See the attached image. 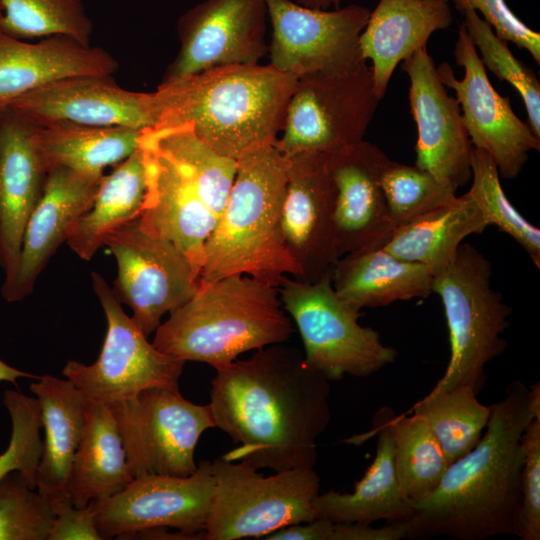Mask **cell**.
Masks as SVG:
<instances>
[{
	"instance_id": "obj_1",
	"label": "cell",
	"mask_w": 540,
	"mask_h": 540,
	"mask_svg": "<svg viewBox=\"0 0 540 540\" xmlns=\"http://www.w3.org/2000/svg\"><path fill=\"white\" fill-rule=\"evenodd\" d=\"M329 397V380L283 343L216 370L209 403L215 427L239 444L222 457L257 470L313 469L331 419Z\"/></svg>"
},
{
	"instance_id": "obj_2",
	"label": "cell",
	"mask_w": 540,
	"mask_h": 540,
	"mask_svg": "<svg viewBox=\"0 0 540 540\" xmlns=\"http://www.w3.org/2000/svg\"><path fill=\"white\" fill-rule=\"evenodd\" d=\"M540 417V384L512 381L491 405L481 439L451 463L437 488L412 503L407 538L482 540L514 535L521 500L522 436Z\"/></svg>"
},
{
	"instance_id": "obj_3",
	"label": "cell",
	"mask_w": 540,
	"mask_h": 540,
	"mask_svg": "<svg viewBox=\"0 0 540 540\" xmlns=\"http://www.w3.org/2000/svg\"><path fill=\"white\" fill-rule=\"evenodd\" d=\"M297 80L270 64L255 63L162 81L149 92L152 128L190 124L215 151L238 160L275 145Z\"/></svg>"
},
{
	"instance_id": "obj_4",
	"label": "cell",
	"mask_w": 540,
	"mask_h": 540,
	"mask_svg": "<svg viewBox=\"0 0 540 540\" xmlns=\"http://www.w3.org/2000/svg\"><path fill=\"white\" fill-rule=\"evenodd\" d=\"M293 332L278 287L230 275L200 280L195 293L158 326L152 344L171 357L218 370L245 352L285 343Z\"/></svg>"
},
{
	"instance_id": "obj_5",
	"label": "cell",
	"mask_w": 540,
	"mask_h": 540,
	"mask_svg": "<svg viewBox=\"0 0 540 540\" xmlns=\"http://www.w3.org/2000/svg\"><path fill=\"white\" fill-rule=\"evenodd\" d=\"M286 181V159L275 146L237 160L227 203L205 244L200 280L247 275L278 287L283 277H297L282 232Z\"/></svg>"
},
{
	"instance_id": "obj_6",
	"label": "cell",
	"mask_w": 540,
	"mask_h": 540,
	"mask_svg": "<svg viewBox=\"0 0 540 540\" xmlns=\"http://www.w3.org/2000/svg\"><path fill=\"white\" fill-rule=\"evenodd\" d=\"M490 261L473 245L462 243L453 261L433 275V293L444 307L450 359L431 392L460 385L476 394L486 381L485 367L507 346L502 334L512 309L491 285Z\"/></svg>"
},
{
	"instance_id": "obj_7",
	"label": "cell",
	"mask_w": 540,
	"mask_h": 540,
	"mask_svg": "<svg viewBox=\"0 0 540 540\" xmlns=\"http://www.w3.org/2000/svg\"><path fill=\"white\" fill-rule=\"evenodd\" d=\"M278 291L300 334L305 364L329 381L368 377L395 361L397 351L359 324L361 313L337 295L331 276L314 283L285 276Z\"/></svg>"
},
{
	"instance_id": "obj_8",
	"label": "cell",
	"mask_w": 540,
	"mask_h": 540,
	"mask_svg": "<svg viewBox=\"0 0 540 540\" xmlns=\"http://www.w3.org/2000/svg\"><path fill=\"white\" fill-rule=\"evenodd\" d=\"M214 494L202 539L264 538L283 527L314 518L320 477L313 469H291L264 476L259 470L224 459L212 461Z\"/></svg>"
},
{
	"instance_id": "obj_9",
	"label": "cell",
	"mask_w": 540,
	"mask_h": 540,
	"mask_svg": "<svg viewBox=\"0 0 540 540\" xmlns=\"http://www.w3.org/2000/svg\"><path fill=\"white\" fill-rule=\"evenodd\" d=\"M380 99L367 61L344 70L298 78L289 98L282 135L283 156L327 153L364 140Z\"/></svg>"
},
{
	"instance_id": "obj_10",
	"label": "cell",
	"mask_w": 540,
	"mask_h": 540,
	"mask_svg": "<svg viewBox=\"0 0 540 540\" xmlns=\"http://www.w3.org/2000/svg\"><path fill=\"white\" fill-rule=\"evenodd\" d=\"M109 407L133 479L183 477L196 471V445L207 429L215 427L209 404H194L179 389L149 388Z\"/></svg>"
},
{
	"instance_id": "obj_11",
	"label": "cell",
	"mask_w": 540,
	"mask_h": 540,
	"mask_svg": "<svg viewBox=\"0 0 540 540\" xmlns=\"http://www.w3.org/2000/svg\"><path fill=\"white\" fill-rule=\"evenodd\" d=\"M93 289L107 321L97 360L86 365L70 360L62 374L92 402L111 406L149 388L179 389L184 361L157 350L123 311L112 289L92 272Z\"/></svg>"
},
{
	"instance_id": "obj_12",
	"label": "cell",
	"mask_w": 540,
	"mask_h": 540,
	"mask_svg": "<svg viewBox=\"0 0 540 540\" xmlns=\"http://www.w3.org/2000/svg\"><path fill=\"white\" fill-rule=\"evenodd\" d=\"M105 245L118 265L112 292L132 309L131 319L145 336L198 288L200 275L185 254L143 230L137 219L111 233Z\"/></svg>"
},
{
	"instance_id": "obj_13",
	"label": "cell",
	"mask_w": 540,
	"mask_h": 540,
	"mask_svg": "<svg viewBox=\"0 0 540 540\" xmlns=\"http://www.w3.org/2000/svg\"><path fill=\"white\" fill-rule=\"evenodd\" d=\"M212 462L201 461L188 476L145 475L122 491L92 501L102 539L173 528L184 536H203L214 494Z\"/></svg>"
},
{
	"instance_id": "obj_14",
	"label": "cell",
	"mask_w": 540,
	"mask_h": 540,
	"mask_svg": "<svg viewBox=\"0 0 540 540\" xmlns=\"http://www.w3.org/2000/svg\"><path fill=\"white\" fill-rule=\"evenodd\" d=\"M272 37L270 65L296 78L351 68L362 61L359 37L370 10L351 4L312 9L291 0H265Z\"/></svg>"
},
{
	"instance_id": "obj_15",
	"label": "cell",
	"mask_w": 540,
	"mask_h": 540,
	"mask_svg": "<svg viewBox=\"0 0 540 540\" xmlns=\"http://www.w3.org/2000/svg\"><path fill=\"white\" fill-rule=\"evenodd\" d=\"M454 57L464 69L462 79L455 77L446 62L436 69L442 84L455 93L473 147L492 157L500 177L516 178L530 152L539 151L540 138L515 114L509 98L494 89L463 24L459 27Z\"/></svg>"
},
{
	"instance_id": "obj_16",
	"label": "cell",
	"mask_w": 540,
	"mask_h": 540,
	"mask_svg": "<svg viewBox=\"0 0 540 540\" xmlns=\"http://www.w3.org/2000/svg\"><path fill=\"white\" fill-rule=\"evenodd\" d=\"M286 159L282 232L296 279L314 283L331 276L341 257L335 226L336 188L325 153L307 151Z\"/></svg>"
},
{
	"instance_id": "obj_17",
	"label": "cell",
	"mask_w": 540,
	"mask_h": 540,
	"mask_svg": "<svg viewBox=\"0 0 540 540\" xmlns=\"http://www.w3.org/2000/svg\"><path fill=\"white\" fill-rule=\"evenodd\" d=\"M265 0H205L178 20L180 48L162 81L214 67L255 64L266 55Z\"/></svg>"
},
{
	"instance_id": "obj_18",
	"label": "cell",
	"mask_w": 540,
	"mask_h": 540,
	"mask_svg": "<svg viewBox=\"0 0 540 540\" xmlns=\"http://www.w3.org/2000/svg\"><path fill=\"white\" fill-rule=\"evenodd\" d=\"M401 67L409 77V104L417 127L415 166L457 192L470 181L474 149L460 106L440 81L426 46Z\"/></svg>"
},
{
	"instance_id": "obj_19",
	"label": "cell",
	"mask_w": 540,
	"mask_h": 540,
	"mask_svg": "<svg viewBox=\"0 0 540 540\" xmlns=\"http://www.w3.org/2000/svg\"><path fill=\"white\" fill-rule=\"evenodd\" d=\"M336 188L335 226L340 256L382 247L395 229L381 186L391 159L376 145L362 140L325 153Z\"/></svg>"
},
{
	"instance_id": "obj_20",
	"label": "cell",
	"mask_w": 540,
	"mask_h": 540,
	"mask_svg": "<svg viewBox=\"0 0 540 540\" xmlns=\"http://www.w3.org/2000/svg\"><path fill=\"white\" fill-rule=\"evenodd\" d=\"M38 125L11 107L0 112V266L3 297L15 281L23 234L46 183Z\"/></svg>"
},
{
	"instance_id": "obj_21",
	"label": "cell",
	"mask_w": 540,
	"mask_h": 540,
	"mask_svg": "<svg viewBox=\"0 0 540 540\" xmlns=\"http://www.w3.org/2000/svg\"><path fill=\"white\" fill-rule=\"evenodd\" d=\"M10 107L38 126L69 122L143 130L154 124L149 93L127 90L112 75L58 79L21 96Z\"/></svg>"
},
{
	"instance_id": "obj_22",
	"label": "cell",
	"mask_w": 540,
	"mask_h": 540,
	"mask_svg": "<svg viewBox=\"0 0 540 540\" xmlns=\"http://www.w3.org/2000/svg\"><path fill=\"white\" fill-rule=\"evenodd\" d=\"M139 146L146 173V193L137 220L148 233L172 242L201 272L205 244L218 218L198 196L177 164L141 131Z\"/></svg>"
},
{
	"instance_id": "obj_23",
	"label": "cell",
	"mask_w": 540,
	"mask_h": 540,
	"mask_svg": "<svg viewBox=\"0 0 540 540\" xmlns=\"http://www.w3.org/2000/svg\"><path fill=\"white\" fill-rule=\"evenodd\" d=\"M103 177L63 166L48 171L24 230L17 275L4 296L7 301H19L32 292L49 259L91 208Z\"/></svg>"
},
{
	"instance_id": "obj_24",
	"label": "cell",
	"mask_w": 540,
	"mask_h": 540,
	"mask_svg": "<svg viewBox=\"0 0 540 540\" xmlns=\"http://www.w3.org/2000/svg\"><path fill=\"white\" fill-rule=\"evenodd\" d=\"M117 60L105 49L65 35L28 43L0 29V112L21 96L58 79L113 75Z\"/></svg>"
},
{
	"instance_id": "obj_25",
	"label": "cell",
	"mask_w": 540,
	"mask_h": 540,
	"mask_svg": "<svg viewBox=\"0 0 540 540\" xmlns=\"http://www.w3.org/2000/svg\"><path fill=\"white\" fill-rule=\"evenodd\" d=\"M453 23L448 0H379L359 37L361 57L370 60L373 85L381 100L396 67L431 35Z\"/></svg>"
},
{
	"instance_id": "obj_26",
	"label": "cell",
	"mask_w": 540,
	"mask_h": 540,
	"mask_svg": "<svg viewBox=\"0 0 540 540\" xmlns=\"http://www.w3.org/2000/svg\"><path fill=\"white\" fill-rule=\"evenodd\" d=\"M372 429L345 442L361 444L377 435L373 462L351 493L329 490L313 501L315 519L338 523L372 524L378 520H404L412 512V503L403 495L394 464V447L386 422L385 409L373 418Z\"/></svg>"
},
{
	"instance_id": "obj_27",
	"label": "cell",
	"mask_w": 540,
	"mask_h": 540,
	"mask_svg": "<svg viewBox=\"0 0 540 540\" xmlns=\"http://www.w3.org/2000/svg\"><path fill=\"white\" fill-rule=\"evenodd\" d=\"M41 409L45 439L36 474V489L52 505L71 500L72 463L77 451L89 400L67 378L50 375L30 385Z\"/></svg>"
},
{
	"instance_id": "obj_28",
	"label": "cell",
	"mask_w": 540,
	"mask_h": 540,
	"mask_svg": "<svg viewBox=\"0 0 540 540\" xmlns=\"http://www.w3.org/2000/svg\"><path fill=\"white\" fill-rule=\"evenodd\" d=\"M433 280L426 266L402 260L382 247L341 256L331 274L337 295L357 312L426 298L433 293Z\"/></svg>"
},
{
	"instance_id": "obj_29",
	"label": "cell",
	"mask_w": 540,
	"mask_h": 540,
	"mask_svg": "<svg viewBox=\"0 0 540 540\" xmlns=\"http://www.w3.org/2000/svg\"><path fill=\"white\" fill-rule=\"evenodd\" d=\"M126 452L112 409L89 401L69 484L77 508L122 491L131 481Z\"/></svg>"
},
{
	"instance_id": "obj_30",
	"label": "cell",
	"mask_w": 540,
	"mask_h": 540,
	"mask_svg": "<svg viewBox=\"0 0 540 540\" xmlns=\"http://www.w3.org/2000/svg\"><path fill=\"white\" fill-rule=\"evenodd\" d=\"M487 227L480 208L466 192L449 205L395 227L382 248L426 266L434 275L453 261L466 237Z\"/></svg>"
},
{
	"instance_id": "obj_31",
	"label": "cell",
	"mask_w": 540,
	"mask_h": 540,
	"mask_svg": "<svg viewBox=\"0 0 540 540\" xmlns=\"http://www.w3.org/2000/svg\"><path fill=\"white\" fill-rule=\"evenodd\" d=\"M146 193V173L140 146L103 177L94 202L68 236V246L90 260L108 236L137 219Z\"/></svg>"
},
{
	"instance_id": "obj_32",
	"label": "cell",
	"mask_w": 540,
	"mask_h": 540,
	"mask_svg": "<svg viewBox=\"0 0 540 540\" xmlns=\"http://www.w3.org/2000/svg\"><path fill=\"white\" fill-rule=\"evenodd\" d=\"M142 130L123 126H90L56 122L38 126L36 141L49 171L56 166L101 175L138 147Z\"/></svg>"
},
{
	"instance_id": "obj_33",
	"label": "cell",
	"mask_w": 540,
	"mask_h": 540,
	"mask_svg": "<svg viewBox=\"0 0 540 540\" xmlns=\"http://www.w3.org/2000/svg\"><path fill=\"white\" fill-rule=\"evenodd\" d=\"M144 131L177 164L202 202L219 218L236 177L237 160L215 151L195 134L190 124L150 127Z\"/></svg>"
},
{
	"instance_id": "obj_34",
	"label": "cell",
	"mask_w": 540,
	"mask_h": 540,
	"mask_svg": "<svg viewBox=\"0 0 540 540\" xmlns=\"http://www.w3.org/2000/svg\"><path fill=\"white\" fill-rule=\"evenodd\" d=\"M394 447V464L403 495L415 503L431 494L440 483L449 464L428 426L419 415L397 416L384 407Z\"/></svg>"
},
{
	"instance_id": "obj_35",
	"label": "cell",
	"mask_w": 540,
	"mask_h": 540,
	"mask_svg": "<svg viewBox=\"0 0 540 540\" xmlns=\"http://www.w3.org/2000/svg\"><path fill=\"white\" fill-rule=\"evenodd\" d=\"M410 412L421 416L437 438L450 465L472 450L481 439L491 415L466 385L429 392Z\"/></svg>"
},
{
	"instance_id": "obj_36",
	"label": "cell",
	"mask_w": 540,
	"mask_h": 540,
	"mask_svg": "<svg viewBox=\"0 0 540 540\" xmlns=\"http://www.w3.org/2000/svg\"><path fill=\"white\" fill-rule=\"evenodd\" d=\"M0 29L18 39L65 35L90 45L93 25L82 0H0Z\"/></svg>"
},
{
	"instance_id": "obj_37",
	"label": "cell",
	"mask_w": 540,
	"mask_h": 540,
	"mask_svg": "<svg viewBox=\"0 0 540 540\" xmlns=\"http://www.w3.org/2000/svg\"><path fill=\"white\" fill-rule=\"evenodd\" d=\"M468 194L480 208L488 226L511 236L540 268V230L510 203L501 186L498 167L485 151L474 148Z\"/></svg>"
},
{
	"instance_id": "obj_38",
	"label": "cell",
	"mask_w": 540,
	"mask_h": 540,
	"mask_svg": "<svg viewBox=\"0 0 540 540\" xmlns=\"http://www.w3.org/2000/svg\"><path fill=\"white\" fill-rule=\"evenodd\" d=\"M462 14V24L485 69L516 89L524 102L528 124L540 138V83L536 75L512 54L507 42L477 12L466 8Z\"/></svg>"
},
{
	"instance_id": "obj_39",
	"label": "cell",
	"mask_w": 540,
	"mask_h": 540,
	"mask_svg": "<svg viewBox=\"0 0 540 540\" xmlns=\"http://www.w3.org/2000/svg\"><path fill=\"white\" fill-rule=\"evenodd\" d=\"M381 186L395 227L457 199L455 191L427 171L392 160L382 173Z\"/></svg>"
},
{
	"instance_id": "obj_40",
	"label": "cell",
	"mask_w": 540,
	"mask_h": 540,
	"mask_svg": "<svg viewBox=\"0 0 540 540\" xmlns=\"http://www.w3.org/2000/svg\"><path fill=\"white\" fill-rule=\"evenodd\" d=\"M52 503L18 471L0 481V540H47Z\"/></svg>"
},
{
	"instance_id": "obj_41",
	"label": "cell",
	"mask_w": 540,
	"mask_h": 540,
	"mask_svg": "<svg viewBox=\"0 0 540 540\" xmlns=\"http://www.w3.org/2000/svg\"><path fill=\"white\" fill-rule=\"evenodd\" d=\"M12 431L7 449L0 454V481L13 471L20 472L36 487V474L41 459L43 441L41 409L37 398L7 389L3 394Z\"/></svg>"
},
{
	"instance_id": "obj_42",
	"label": "cell",
	"mask_w": 540,
	"mask_h": 540,
	"mask_svg": "<svg viewBox=\"0 0 540 540\" xmlns=\"http://www.w3.org/2000/svg\"><path fill=\"white\" fill-rule=\"evenodd\" d=\"M524 462L521 472V500L515 536L540 539V417L533 419L522 436Z\"/></svg>"
},
{
	"instance_id": "obj_43",
	"label": "cell",
	"mask_w": 540,
	"mask_h": 540,
	"mask_svg": "<svg viewBox=\"0 0 540 540\" xmlns=\"http://www.w3.org/2000/svg\"><path fill=\"white\" fill-rule=\"evenodd\" d=\"M453 3L460 13L466 8L477 12L499 38L527 50L540 63V34L518 18L505 0H453Z\"/></svg>"
},
{
	"instance_id": "obj_44",
	"label": "cell",
	"mask_w": 540,
	"mask_h": 540,
	"mask_svg": "<svg viewBox=\"0 0 540 540\" xmlns=\"http://www.w3.org/2000/svg\"><path fill=\"white\" fill-rule=\"evenodd\" d=\"M55 519L47 540H102L91 507L77 508L71 500L53 504Z\"/></svg>"
},
{
	"instance_id": "obj_45",
	"label": "cell",
	"mask_w": 540,
	"mask_h": 540,
	"mask_svg": "<svg viewBox=\"0 0 540 540\" xmlns=\"http://www.w3.org/2000/svg\"><path fill=\"white\" fill-rule=\"evenodd\" d=\"M407 536L408 524L405 520H394L382 527L333 522L331 540H400Z\"/></svg>"
},
{
	"instance_id": "obj_46",
	"label": "cell",
	"mask_w": 540,
	"mask_h": 540,
	"mask_svg": "<svg viewBox=\"0 0 540 540\" xmlns=\"http://www.w3.org/2000/svg\"><path fill=\"white\" fill-rule=\"evenodd\" d=\"M21 377L36 378V379L39 378L35 375L29 374V373L20 371L14 367H11L5 362H3L2 360H0V381H8L14 384L15 386H17V379Z\"/></svg>"
},
{
	"instance_id": "obj_47",
	"label": "cell",
	"mask_w": 540,
	"mask_h": 540,
	"mask_svg": "<svg viewBox=\"0 0 540 540\" xmlns=\"http://www.w3.org/2000/svg\"><path fill=\"white\" fill-rule=\"evenodd\" d=\"M343 0H295L296 3L312 9H328L331 5L339 8Z\"/></svg>"
},
{
	"instance_id": "obj_48",
	"label": "cell",
	"mask_w": 540,
	"mask_h": 540,
	"mask_svg": "<svg viewBox=\"0 0 540 540\" xmlns=\"http://www.w3.org/2000/svg\"><path fill=\"white\" fill-rule=\"evenodd\" d=\"M2 15H3V11H2V6L0 4V19L2 18Z\"/></svg>"
}]
</instances>
